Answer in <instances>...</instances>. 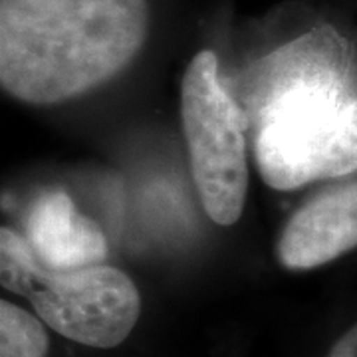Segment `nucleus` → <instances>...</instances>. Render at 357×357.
Wrapping results in <instances>:
<instances>
[{"label": "nucleus", "instance_id": "f03ea898", "mask_svg": "<svg viewBox=\"0 0 357 357\" xmlns=\"http://www.w3.org/2000/svg\"><path fill=\"white\" fill-rule=\"evenodd\" d=\"M147 0H0V86L32 105L88 93L145 44Z\"/></svg>", "mask_w": 357, "mask_h": 357}, {"label": "nucleus", "instance_id": "f257e3e1", "mask_svg": "<svg viewBox=\"0 0 357 357\" xmlns=\"http://www.w3.org/2000/svg\"><path fill=\"white\" fill-rule=\"evenodd\" d=\"M222 84L268 187L294 191L356 173V58L332 24L314 26Z\"/></svg>", "mask_w": 357, "mask_h": 357}, {"label": "nucleus", "instance_id": "7ed1b4c3", "mask_svg": "<svg viewBox=\"0 0 357 357\" xmlns=\"http://www.w3.org/2000/svg\"><path fill=\"white\" fill-rule=\"evenodd\" d=\"M0 286L28 300L36 318L76 344L112 349L141 318V294L107 264L54 270L38 262L24 236L0 227Z\"/></svg>", "mask_w": 357, "mask_h": 357}, {"label": "nucleus", "instance_id": "423d86ee", "mask_svg": "<svg viewBox=\"0 0 357 357\" xmlns=\"http://www.w3.org/2000/svg\"><path fill=\"white\" fill-rule=\"evenodd\" d=\"M24 241L44 266L74 270L103 264L107 238L102 229L84 217L70 195L46 191L30 206Z\"/></svg>", "mask_w": 357, "mask_h": 357}, {"label": "nucleus", "instance_id": "20e7f679", "mask_svg": "<svg viewBox=\"0 0 357 357\" xmlns=\"http://www.w3.org/2000/svg\"><path fill=\"white\" fill-rule=\"evenodd\" d=\"M181 119L203 208L213 222L230 227L248 195V147L243 115L220 79L213 50L199 52L183 76Z\"/></svg>", "mask_w": 357, "mask_h": 357}, {"label": "nucleus", "instance_id": "0eeeda50", "mask_svg": "<svg viewBox=\"0 0 357 357\" xmlns=\"http://www.w3.org/2000/svg\"><path fill=\"white\" fill-rule=\"evenodd\" d=\"M46 326L28 310L0 298V357H48Z\"/></svg>", "mask_w": 357, "mask_h": 357}, {"label": "nucleus", "instance_id": "6e6552de", "mask_svg": "<svg viewBox=\"0 0 357 357\" xmlns=\"http://www.w3.org/2000/svg\"><path fill=\"white\" fill-rule=\"evenodd\" d=\"M328 357H357V330L349 328L347 332L332 345Z\"/></svg>", "mask_w": 357, "mask_h": 357}, {"label": "nucleus", "instance_id": "39448f33", "mask_svg": "<svg viewBox=\"0 0 357 357\" xmlns=\"http://www.w3.org/2000/svg\"><path fill=\"white\" fill-rule=\"evenodd\" d=\"M356 243L357 185L345 181L319 192L288 220L278 258L288 270H312L354 250Z\"/></svg>", "mask_w": 357, "mask_h": 357}]
</instances>
